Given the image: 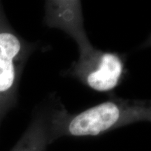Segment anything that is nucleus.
Instances as JSON below:
<instances>
[{"label":"nucleus","instance_id":"f257e3e1","mask_svg":"<svg viewBox=\"0 0 151 151\" xmlns=\"http://www.w3.org/2000/svg\"><path fill=\"white\" fill-rule=\"evenodd\" d=\"M150 101L114 97L73 117L69 133L76 137L97 136L117 124L150 116Z\"/></svg>","mask_w":151,"mask_h":151},{"label":"nucleus","instance_id":"f03ea898","mask_svg":"<svg viewBox=\"0 0 151 151\" xmlns=\"http://www.w3.org/2000/svg\"><path fill=\"white\" fill-rule=\"evenodd\" d=\"M23 46L17 36L9 30L0 31V97L8 95L17 79L16 62Z\"/></svg>","mask_w":151,"mask_h":151},{"label":"nucleus","instance_id":"7ed1b4c3","mask_svg":"<svg viewBox=\"0 0 151 151\" xmlns=\"http://www.w3.org/2000/svg\"><path fill=\"white\" fill-rule=\"evenodd\" d=\"M124 71V62L116 52H104L101 62L96 69L81 81L97 92H109L118 86Z\"/></svg>","mask_w":151,"mask_h":151}]
</instances>
